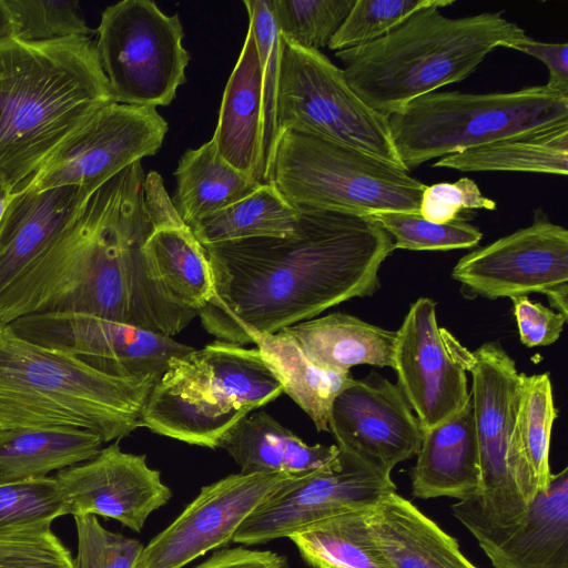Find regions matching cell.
Here are the masks:
<instances>
[{
  "label": "cell",
  "mask_w": 568,
  "mask_h": 568,
  "mask_svg": "<svg viewBox=\"0 0 568 568\" xmlns=\"http://www.w3.org/2000/svg\"><path fill=\"white\" fill-rule=\"evenodd\" d=\"M10 36L42 42L90 36L77 0H3Z\"/></svg>",
  "instance_id": "cell-38"
},
{
  "label": "cell",
  "mask_w": 568,
  "mask_h": 568,
  "mask_svg": "<svg viewBox=\"0 0 568 568\" xmlns=\"http://www.w3.org/2000/svg\"><path fill=\"white\" fill-rule=\"evenodd\" d=\"M194 568H288V562L284 556L270 550L237 547L215 551Z\"/></svg>",
  "instance_id": "cell-46"
},
{
  "label": "cell",
  "mask_w": 568,
  "mask_h": 568,
  "mask_svg": "<svg viewBox=\"0 0 568 568\" xmlns=\"http://www.w3.org/2000/svg\"><path fill=\"white\" fill-rule=\"evenodd\" d=\"M68 515L55 477L0 479V535L40 532Z\"/></svg>",
  "instance_id": "cell-35"
},
{
  "label": "cell",
  "mask_w": 568,
  "mask_h": 568,
  "mask_svg": "<svg viewBox=\"0 0 568 568\" xmlns=\"http://www.w3.org/2000/svg\"><path fill=\"white\" fill-rule=\"evenodd\" d=\"M94 32L114 102L155 109L174 100L190 61L179 14L150 0H123L103 10Z\"/></svg>",
  "instance_id": "cell-11"
},
{
  "label": "cell",
  "mask_w": 568,
  "mask_h": 568,
  "mask_svg": "<svg viewBox=\"0 0 568 568\" xmlns=\"http://www.w3.org/2000/svg\"><path fill=\"white\" fill-rule=\"evenodd\" d=\"M410 469L412 494L419 499L475 496L480 483L479 453L471 397L456 414L422 429Z\"/></svg>",
  "instance_id": "cell-22"
},
{
  "label": "cell",
  "mask_w": 568,
  "mask_h": 568,
  "mask_svg": "<svg viewBox=\"0 0 568 568\" xmlns=\"http://www.w3.org/2000/svg\"><path fill=\"white\" fill-rule=\"evenodd\" d=\"M294 235L203 246L213 296L197 312L219 341L275 333L354 297L373 295L393 237L371 216L300 209Z\"/></svg>",
  "instance_id": "cell-1"
},
{
  "label": "cell",
  "mask_w": 568,
  "mask_h": 568,
  "mask_svg": "<svg viewBox=\"0 0 568 568\" xmlns=\"http://www.w3.org/2000/svg\"><path fill=\"white\" fill-rule=\"evenodd\" d=\"M455 359L471 376L470 397L479 453L480 483L475 496L452 505L454 517L473 534L520 518L538 493L524 457L517 425L526 374L499 343L469 351L443 328Z\"/></svg>",
  "instance_id": "cell-6"
},
{
  "label": "cell",
  "mask_w": 568,
  "mask_h": 568,
  "mask_svg": "<svg viewBox=\"0 0 568 568\" xmlns=\"http://www.w3.org/2000/svg\"><path fill=\"white\" fill-rule=\"evenodd\" d=\"M282 393L257 348L216 341L171 358L148 396L142 427L214 449L239 420Z\"/></svg>",
  "instance_id": "cell-7"
},
{
  "label": "cell",
  "mask_w": 568,
  "mask_h": 568,
  "mask_svg": "<svg viewBox=\"0 0 568 568\" xmlns=\"http://www.w3.org/2000/svg\"><path fill=\"white\" fill-rule=\"evenodd\" d=\"M353 379L334 399L328 432L341 452L381 476L415 456L422 428L397 385L376 375Z\"/></svg>",
  "instance_id": "cell-17"
},
{
  "label": "cell",
  "mask_w": 568,
  "mask_h": 568,
  "mask_svg": "<svg viewBox=\"0 0 568 568\" xmlns=\"http://www.w3.org/2000/svg\"><path fill=\"white\" fill-rule=\"evenodd\" d=\"M263 82L258 51L248 27L222 98L212 141L231 166L261 183Z\"/></svg>",
  "instance_id": "cell-25"
},
{
  "label": "cell",
  "mask_w": 568,
  "mask_h": 568,
  "mask_svg": "<svg viewBox=\"0 0 568 568\" xmlns=\"http://www.w3.org/2000/svg\"><path fill=\"white\" fill-rule=\"evenodd\" d=\"M10 36V21L3 0H0V39Z\"/></svg>",
  "instance_id": "cell-48"
},
{
  "label": "cell",
  "mask_w": 568,
  "mask_h": 568,
  "mask_svg": "<svg viewBox=\"0 0 568 568\" xmlns=\"http://www.w3.org/2000/svg\"><path fill=\"white\" fill-rule=\"evenodd\" d=\"M496 206V202L485 196L474 180L462 178L456 182L426 185L418 213L426 220L447 223L459 217L463 210L493 211Z\"/></svg>",
  "instance_id": "cell-43"
},
{
  "label": "cell",
  "mask_w": 568,
  "mask_h": 568,
  "mask_svg": "<svg viewBox=\"0 0 568 568\" xmlns=\"http://www.w3.org/2000/svg\"><path fill=\"white\" fill-rule=\"evenodd\" d=\"M295 477L287 473H239L202 487L143 547L135 568H183L227 545L246 518Z\"/></svg>",
  "instance_id": "cell-16"
},
{
  "label": "cell",
  "mask_w": 568,
  "mask_h": 568,
  "mask_svg": "<svg viewBox=\"0 0 568 568\" xmlns=\"http://www.w3.org/2000/svg\"><path fill=\"white\" fill-rule=\"evenodd\" d=\"M392 490H396L392 478L339 450L332 464L296 476L256 508L240 526L233 541L250 546L288 538L320 520L368 509Z\"/></svg>",
  "instance_id": "cell-15"
},
{
  "label": "cell",
  "mask_w": 568,
  "mask_h": 568,
  "mask_svg": "<svg viewBox=\"0 0 568 568\" xmlns=\"http://www.w3.org/2000/svg\"><path fill=\"white\" fill-rule=\"evenodd\" d=\"M283 329L320 368L349 372L361 364L394 368L397 332L355 316L333 313Z\"/></svg>",
  "instance_id": "cell-27"
},
{
  "label": "cell",
  "mask_w": 568,
  "mask_h": 568,
  "mask_svg": "<svg viewBox=\"0 0 568 568\" xmlns=\"http://www.w3.org/2000/svg\"><path fill=\"white\" fill-rule=\"evenodd\" d=\"M102 444L98 434L71 426L0 430V479L45 477L92 459Z\"/></svg>",
  "instance_id": "cell-29"
},
{
  "label": "cell",
  "mask_w": 568,
  "mask_h": 568,
  "mask_svg": "<svg viewBox=\"0 0 568 568\" xmlns=\"http://www.w3.org/2000/svg\"><path fill=\"white\" fill-rule=\"evenodd\" d=\"M54 477L68 515L112 518L135 532L172 497L160 471L149 467L146 456L122 452L119 440Z\"/></svg>",
  "instance_id": "cell-19"
},
{
  "label": "cell",
  "mask_w": 568,
  "mask_h": 568,
  "mask_svg": "<svg viewBox=\"0 0 568 568\" xmlns=\"http://www.w3.org/2000/svg\"><path fill=\"white\" fill-rule=\"evenodd\" d=\"M114 102L91 36L0 39V178L16 191L88 118Z\"/></svg>",
  "instance_id": "cell-3"
},
{
  "label": "cell",
  "mask_w": 568,
  "mask_h": 568,
  "mask_svg": "<svg viewBox=\"0 0 568 568\" xmlns=\"http://www.w3.org/2000/svg\"><path fill=\"white\" fill-rule=\"evenodd\" d=\"M0 568H77L75 559L51 529L0 535Z\"/></svg>",
  "instance_id": "cell-42"
},
{
  "label": "cell",
  "mask_w": 568,
  "mask_h": 568,
  "mask_svg": "<svg viewBox=\"0 0 568 568\" xmlns=\"http://www.w3.org/2000/svg\"><path fill=\"white\" fill-rule=\"evenodd\" d=\"M272 181L296 209L362 216L418 213L426 184L358 150L294 131L278 134Z\"/></svg>",
  "instance_id": "cell-9"
},
{
  "label": "cell",
  "mask_w": 568,
  "mask_h": 568,
  "mask_svg": "<svg viewBox=\"0 0 568 568\" xmlns=\"http://www.w3.org/2000/svg\"><path fill=\"white\" fill-rule=\"evenodd\" d=\"M248 27L254 34L263 82V131L261 183L272 181L277 140L276 102L282 51V37L273 13L272 0H244Z\"/></svg>",
  "instance_id": "cell-34"
},
{
  "label": "cell",
  "mask_w": 568,
  "mask_h": 568,
  "mask_svg": "<svg viewBox=\"0 0 568 568\" xmlns=\"http://www.w3.org/2000/svg\"><path fill=\"white\" fill-rule=\"evenodd\" d=\"M156 382L106 375L0 323V430L71 426L119 440L142 427Z\"/></svg>",
  "instance_id": "cell-5"
},
{
  "label": "cell",
  "mask_w": 568,
  "mask_h": 568,
  "mask_svg": "<svg viewBox=\"0 0 568 568\" xmlns=\"http://www.w3.org/2000/svg\"><path fill=\"white\" fill-rule=\"evenodd\" d=\"M508 49L531 55L547 67L548 89L568 95V43L540 42L525 36L514 41Z\"/></svg>",
  "instance_id": "cell-45"
},
{
  "label": "cell",
  "mask_w": 568,
  "mask_h": 568,
  "mask_svg": "<svg viewBox=\"0 0 568 568\" xmlns=\"http://www.w3.org/2000/svg\"><path fill=\"white\" fill-rule=\"evenodd\" d=\"M452 276L489 300L545 294L568 317V231L537 210L529 226L463 256Z\"/></svg>",
  "instance_id": "cell-13"
},
{
  "label": "cell",
  "mask_w": 568,
  "mask_h": 568,
  "mask_svg": "<svg viewBox=\"0 0 568 568\" xmlns=\"http://www.w3.org/2000/svg\"><path fill=\"white\" fill-rule=\"evenodd\" d=\"M557 416L549 374L526 375L520 392L517 425L520 447L538 491L547 490L552 474L549 448Z\"/></svg>",
  "instance_id": "cell-36"
},
{
  "label": "cell",
  "mask_w": 568,
  "mask_h": 568,
  "mask_svg": "<svg viewBox=\"0 0 568 568\" xmlns=\"http://www.w3.org/2000/svg\"><path fill=\"white\" fill-rule=\"evenodd\" d=\"M355 0H272L282 39L304 49L328 45Z\"/></svg>",
  "instance_id": "cell-39"
},
{
  "label": "cell",
  "mask_w": 568,
  "mask_h": 568,
  "mask_svg": "<svg viewBox=\"0 0 568 568\" xmlns=\"http://www.w3.org/2000/svg\"><path fill=\"white\" fill-rule=\"evenodd\" d=\"M404 168L500 140L568 126V95L544 85L510 92H432L389 115Z\"/></svg>",
  "instance_id": "cell-8"
},
{
  "label": "cell",
  "mask_w": 568,
  "mask_h": 568,
  "mask_svg": "<svg viewBox=\"0 0 568 568\" xmlns=\"http://www.w3.org/2000/svg\"><path fill=\"white\" fill-rule=\"evenodd\" d=\"M321 568H329V567H321Z\"/></svg>",
  "instance_id": "cell-49"
},
{
  "label": "cell",
  "mask_w": 568,
  "mask_h": 568,
  "mask_svg": "<svg viewBox=\"0 0 568 568\" xmlns=\"http://www.w3.org/2000/svg\"><path fill=\"white\" fill-rule=\"evenodd\" d=\"M10 326L23 338L123 379L159 381L171 358L194 349L169 336L81 313L31 314L14 320Z\"/></svg>",
  "instance_id": "cell-14"
},
{
  "label": "cell",
  "mask_w": 568,
  "mask_h": 568,
  "mask_svg": "<svg viewBox=\"0 0 568 568\" xmlns=\"http://www.w3.org/2000/svg\"><path fill=\"white\" fill-rule=\"evenodd\" d=\"M439 10L424 9L384 38L335 53L354 92L385 118L462 82L495 49L526 36L501 12L450 18Z\"/></svg>",
  "instance_id": "cell-4"
},
{
  "label": "cell",
  "mask_w": 568,
  "mask_h": 568,
  "mask_svg": "<svg viewBox=\"0 0 568 568\" xmlns=\"http://www.w3.org/2000/svg\"><path fill=\"white\" fill-rule=\"evenodd\" d=\"M462 172H527L567 176L568 126L500 140L433 163Z\"/></svg>",
  "instance_id": "cell-31"
},
{
  "label": "cell",
  "mask_w": 568,
  "mask_h": 568,
  "mask_svg": "<svg viewBox=\"0 0 568 568\" xmlns=\"http://www.w3.org/2000/svg\"><path fill=\"white\" fill-rule=\"evenodd\" d=\"M300 212L271 181L190 229L202 246L255 237H288L297 230Z\"/></svg>",
  "instance_id": "cell-32"
},
{
  "label": "cell",
  "mask_w": 568,
  "mask_h": 568,
  "mask_svg": "<svg viewBox=\"0 0 568 568\" xmlns=\"http://www.w3.org/2000/svg\"><path fill=\"white\" fill-rule=\"evenodd\" d=\"M373 540L390 568H479L444 531L396 490L366 510Z\"/></svg>",
  "instance_id": "cell-23"
},
{
  "label": "cell",
  "mask_w": 568,
  "mask_h": 568,
  "mask_svg": "<svg viewBox=\"0 0 568 568\" xmlns=\"http://www.w3.org/2000/svg\"><path fill=\"white\" fill-rule=\"evenodd\" d=\"M174 175L176 190L171 200L180 217L190 227L262 185L226 163L212 140L186 150Z\"/></svg>",
  "instance_id": "cell-30"
},
{
  "label": "cell",
  "mask_w": 568,
  "mask_h": 568,
  "mask_svg": "<svg viewBox=\"0 0 568 568\" xmlns=\"http://www.w3.org/2000/svg\"><path fill=\"white\" fill-rule=\"evenodd\" d=\"M241 473H287L303 476L332 464L336 445H308L265 412L246 415L219 442Z\"/></svg>",
  "instance_id": "cell-26"
},
{
  "label": "cell",
  "mask_w": 568,
  "mask_h": 568,
  "mask_svg": "<svg viewBox=\"0 0 568 568\" xmlns=\"http://www.w3.org/2000/svg\"><path fill=\"white\" fill-rule=\"evenodd\" d=\"M397 332L394 371L398 388L422 429L460 410L470 398L467 375L449 352L438 326L436 303L414 302Z\"/></svg>",
  "instance_id": "cell-18"
},
{
  "label": "cell",
  "mask_w": 568,
  "mask_h": 568,
  "mask_svg": "<svg viewBox=\"0 0 568 568\" xmlns=\"http://www.w3.org/2000/svg\"><path fill=\"white\" fill-rule=\"evenodd\" d=\"M13 190L0 178V223L12 197Z\"/></svg>",
  "instance_id": "cell-47"
},
{
  "label": "cell",
  "mask_w": 568,
  "mask_h": 568,
  "mask_svg": "<svg viewBox=\"0 0 568 568\" xmlns=\"http://www.w3.org/2000/svg\"><path fill=\"white\" fill-rule=\"evenodd\" d=\"M92 194L77 186L13 192L0 223V294Z\"/></svg>",
  "instance_id": "cell-24"
},
{
  "label": "cell",
  "mask_w": 568,
  "mask_h": 568,
  "mask_svg": "<svg viewBox=\"0 0 568 568\" xmlns=\"http://www.w3.org/2000/svg\"><path fill=\"white\" fill-rule=\"evenodd\" d=\"M494 568H568V468L517 520L471 534Z\"/></svg>",
  "instance_id": "cell-21"
},
{
  "label": "cell",
  "mask_w": 568,
  "mask_h": 568,
  "mask_svg": "<svg viewBox=\"0 0 568 568\" xmlns=\"http://www.w3.org/2000/svg\"><path fill=\"white\" fill-rule=\"evenodd\" d=\"M168 129L154 108L112 102L78 126L17 190L77 186L94 193L131 164L154 155Z\"/></svg>",
  "instance_id": "cell-12"
},
{
  "label": "cell",
  "mask_w": 568,
  "mask_h": 568,
  "mask_svg": "<svg viewBox=\"0 0 568 568\" xmlns=\"http://www.w3.org/2000/svg\"><path fill=\"white\" fill-rule=\"evenodd\" d=\"M394 240V247L409 251H449L476 246L483 233L460 216L447 223L419 213L389 212L371 216Z\"/></svg>",
  "instance_id": "cell-40"
},
{
  "label": "cell",
  "mask_w": 568,
  "mask_h": 568,
  "mask_svg": "<svg viewBox=\"0 0 568 568\" xmlns=\"http://www.w3.org/2000/svg\"><path fill=\"white\" fill-rule=\"evenodd\" d=\"M510 298L519 337L524 345L547 346L560 337L568 317L551 307L530 301L527 295H516Z\"/></svg>",
  "instance_id": "cell-44"
},
{
  "label": "cell",
  "mask_w": 568,
  "mask_h": 568,
  "mask_svg": "<svg viewBox=\"0 0 568 568\" xmlns=\"http://www.w3.org/2000/svg\"><path fill=\"white\" fill-rule=\"evenodd\" d=\"M366 510L320 520L288 538L312 568H390L373 540Z\"/></svg>",
  "instance_id": "cell-33"
},
{
  "label": "cell",
  "mask_w": 568,
  "mask_h": 568,
  "mask_svg": "<svg viewBox=\"0 0 568 568\" xmlns=\"http://www.w3.org/2000/svg\"><path fill=\"white\" fill-rule=\"evenodd\" d=\"M138 161L100 189L0 294V323L40 313H81L172 337L197 312L153 278L144 244L153 223Z\"/></svg>",
  "instance_id": "cell-2"
},
{
  "label": "cell",
  "mask_w": 568,
  "mask_h": 568,
  "mask_svg": "<svg viewBox=\"0 0 568 568\" xmlns=\"http://www.w3.org/2000/svg\"><path fill=\"white\" fill-rule=\"evenodd\" d=\"M143 189L153 223L143 247L151 274L175 304L199 312L213 296L205 250L178 214L158 172L145 175Z\"/></svg>",
  "instance_id": "cell-20"
},
{
  "label": "cell",
  "mask_w": 568,
  "mask_h": 568,
  "mask_svg": "<svg viewBox=\"0 0 568 568\" xmlns=\"http://www.w3.org/2000/svg\"><path fill=\"white\" fill-rule=\"evenodd\" d=\"M454 3V0H355L327 47L337 52L368 44L424 9H443Z\"/></svg>",
  "instance_id": "cell-37"
},
{
  "label": "cell",
  "mask_w": 568,
  "mask_h": 568,
  "mask_svg": "<svg viewBox=\"0 0 568 568\" xmlns=\"http://www.w3.org/2000/svg\"><path fill=\"white\" fill-rule=\"evenodd\" d=\"M276 125L277 136L286 130L313 135L406 170L395 149L388 119L354 92L343 70L320 50L304 49L284 39Z\"/></svg>",
  "instance_id": "cell-10"
},
{
  "label": "cell",
  "mask_w": 568,
  "mask_h": 568,
  "mask_svg": "<svg viewBox=\"0 0 568 568\" xmlns=\"http://www.w3.org/2000/svg\"><path fill=\"white\" fill-rule=\"evenodd\" d=\"M253 343L286 393L312 419L318 432H328L332 404L354 379L349 372H333L314 365L282 328L275 333L246 328L242 345Z\"/></svg>",
  "instance_id": "cell-28"
},
{
  "label": "cell",
  "mask_w": 568,
  "mask_h": 568,
  "mask_svg": "<svg viewBox=\"0 0 568 568\" xmlns=\"http://www.w3.org/2000/svg\"><path fill=\"white\" fill-rule=\"evenodd\" d=\"M78 531L77 568H135L143 545L102 527L93 515L74 516Z\"/></svg>",
  "instance_id": "cell-41"
}]
</instances>
